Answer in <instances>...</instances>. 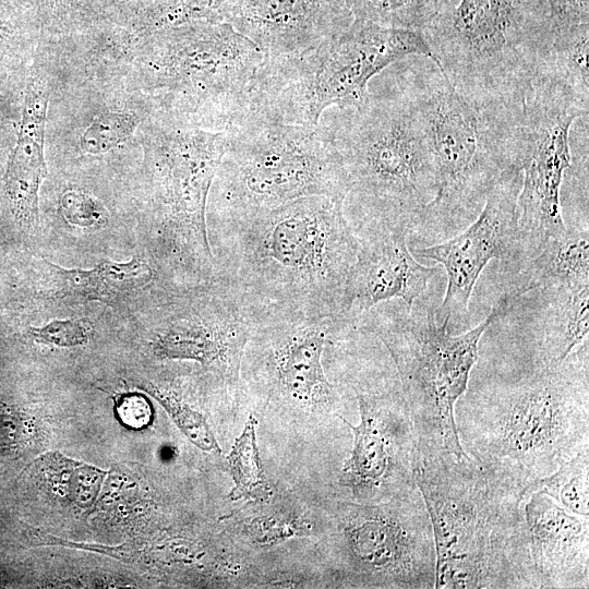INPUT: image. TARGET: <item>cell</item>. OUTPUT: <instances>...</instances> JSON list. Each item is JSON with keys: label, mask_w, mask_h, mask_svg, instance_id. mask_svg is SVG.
<instances>
[{"label": "cell", "mask_w": 589, "mask_h": 589, "mask_svg": "<svg viewBox=\"0 0 589 589\" xmlns=\"http://www.w3.org/2000/svg\"><path fill=\"white\" fill-rule=\"evenodd\" d=\"M342 540L351 573L359 581L394 588H435L433 529L418 486L382 506L346 509Z\"/></svg>", "instance_id": "cell-12"}, {"label": "cell", "mask_w": 589, "mask_h": 589, "mask_svg": "<svg viewBox=\"0 0 589 589\" xmlns=\"http://www.w3.org/2000/svg\"><path fill=\"white\" fill-rule=\"evenodd\" d=\"M376 80L356 107H332L318 125L338 152L348 196L371 218L421 220L437 191L436 173L422 115L401 75Z\"/></svg>", "instance_id": "cell-5"}, {"label": "cell", "mask_w": 589, "mask_h": 589, "mask_svg": "<svg viewBox=\"0 0 589 589\" xmlns=\"http://www.w3.org/2000/svg\"><path fill=\"white\" fill-rule=\"evenodd\" d=\"M429 63L400 73L425 124L437 191L421 220L457 226L479 212L502 173L518 167L524 105L456 89Z\"/></svg>", "instance_id": "cell-4"}, {"label": "cell", "mask_w": 589, "mask_h": 589, "mask_svg": "<svg viewBox=\"0 0 589 589\" xmlns=\"http://www.w3.org/2000/svg\"><path fill=\"white\" fill-rule=\"evenodd\" d=\"M588 109L589 104L568 89L541 77L532 81L524 103L518 157L522 182L517 200V268L567 230L561 187L572 161L569 131Z\"/></svg>", "instance_id": "cell-10"}, {"label": "cell", "mask_w": 589, "mask_h": 589, "mask_svg": "<svg viewBox=\"0 0 589 589\" xmlns=\"http://www.w3.org/2000/svg\"><path fill=\"white\" fill-rule=\"evenodd\" d=\"M47 92L39 83L27 91L19 140L7 173V195L15 218L31 227L38 219V190L46 173L44 127Z\"/></svg>", "instance_id": "cell-18"}, {"label": "cell", "mask_w": 589, "mask_h": 589, "mask_svg": "<svg viewBox=\"0 0 589 589\" xmlns=\"http://www.w3.org/2000/svg\"><path fill=\"white\" fill-rule=\"evenodd\" d=\"M414 481L433 529L437 589H542L524 504L537 480L469 456H418Z\"/></svg>", "instance_id": "cell-1"}, {"label": "cell", "mask_w": 589, "mask_h": 589, "mask_svg": "<svg viewBox=\"0 0 589 589\" xmlns=\"http://www.w3.org/2000/svg\"><path fill=\"white\" fill-rule=\"evenodd\" d=\"M421 35L460 93L522 105L553 31L545 0H461Z\"/></svg>", "instance_id": "cell-6"}, {"label": "cell", "mask_w": 589, "mask_h": 589, "mask_svg": "<svg viewBox=\"0 0 589 589\" xmlns=\"http://www.w3.org/2000/svg\"><path fill=\"white\" fill-rule=\"evenodd\" d=\"M414 56L432 59L420 33L352 20L345 31L312 48L266 59L255 112L315 127L328 108L361 105L376 75Z\"/></svg>", "instance_id": "cell-8"}, {"label": "cell", "mask_w": 589, "mask_h": 589, "mask_svg": "<svg viewBox=\"0 0 589 589\" xmlns=\"http://www.w3.org/2000/svg\"><path fill=\"white\" fill-rule=\"evenodd\" d=\"M228 132L177 131L159 156L158 233L165 257L207 281L221 278L206 229V202Z\"/></svg>", "instance_id": "cell-11"}, {"label": "cell", "mask_w": 589, "mask_h": 589, "mask_svg": "<svg viewBox=\"0 0 589 589\" xmlns=\"http://www.w3.org/2000/svg\"><path fill=\"white\" fill-rule=\"evenodd\" d=\"M87 320H53L40 327H31L29 336L37 342L57 347H75L85 345L91 337V325Z\"/></svg>", "instance_id": "cell-29"}, {"label": "cell", "mask_w": 589, "mask_h": 589, "mask_svg": "<svg viewBox=\"0 0 589 589\" xmlns=\"http://www.w3.org/2000/svg\"><path fill=\"white\" fill-rule=\"evenodd\" d=\"M361 421L352 425L353 446L342 468V484L370 500L394 497L417 486L416 432L400 389L386 394L356 390Z\"/></svg>", "instance_id": "cell-14"}, {"label": "cell", "mask_w": 589, "mask_h": 589, "mask_svg": "<svg viewBox=\"0 0 589 589\" xmlns=\"http://www.w3.org/2000/svg\"><path fill=\"white\" fill-rule=\"evenodd\" d=\"M518 299L509 291L477 326L450 334L428 309L404 312L374 308L366 314L372 330L389 351L406 398L417 437L418 456L468 455L460 445L454 409L466 392L479 342L494 321Z\"/></svg>", "instance_id": "cell-7"}, {"label": "cell", "mask_w": 589, "mask_h": 589, "mask_svg": "<svg viewBox=\"0 0 589 589\" xmlns=\"http://www.w3.org/2000/svg\"><path fill=\"white\" fill-rule=\"evenodd\" d=\"M345 202L313 195L226 215L225 275L261 309L346 320L344 297L359 238Z\"/></svg>", "instance_id": "cell-3"}, {"label": "cell", "mask_w": 589, "mask_h": 589, "mask_svg": "<svg viewBox=\"0 0 589 589\" xmlns=\"http://www.w3.org/2000/svg\"><path fill=\"white\" fill-rule=\"evenodd\" d=\"M447 0H348L353 20L422 33Z\"/></svg>", "instance_id": "cell-23"}, {"label": "cell", "mask_w": 589, "mask_h": 589, "mask_svg": "<svg viewBox=\"0 0 589 589\" xmlns=\"http://www.w3.org/2000/svg\"><path fill=\"white\" fill-rule=\"evenodd\" d=\"M521 182L520 168L509 167L488 193L477 219L462 232L442 243L411 250L414 256L434 261L446 272L447 287L435 318L447 328L467 323L470 297L490 261L514 265Z\"/></svg>", "instance_id": "cell-13"}, {"label": "cell", "mask_w": 589, "mask_h": 589, "mask_svg": "<svg viewBox=\"0 0 589 589\" xmlns=\"http://www.w3.org/2000/svg\"><path fill=\"white\" fill-rule=\"evenodd\" d=\"M169 412L192 443L205 450L219 452L218 445L203 417L181 401L172 392L153 384L143 386Z\"/></svg>", "instance_id": "cell-27"}, {"label": "cell", "mask_w": 589, "mask_h": 589, "mask_svg": "<svg viewBox=\"0 0 589 589\" xmlns=\"http://www.w3.org/2000/svg\"><path fill=\"white\" fill-rule=\"evenodd\" d=\"M139 121L132 112H104L84 131L81 148L88 154H105L131 136Z\"/></svg>", "instance_id": "cell-26"}, {"label": "cell", "mask_w": 589, "mask_h": 589, "mask_svg": "<svg viewBox=\"0 0 589 589\" xmlns=\"http://www.w3.org/2000/svg\"><path fill=\"white\" fill-rule=\"evenodd\" d=\"M416 223L409 218H370L359 238L357 260L347 281L344 317L353 326L380 303L402 300L410 310L436 267L419 263L407 244Z\"/></svg>", "instance_id": "cell-15"}, {"label": "cell", "mask_w": 589, "mask_h": 589, "mask_svg": "<svg viewBox=\"0 0 589 589\" xmlns=\"http://www.w3.org/2000/svg\"><path fill=\"white\" fill-rule=\"evenodd\" d=\"M588 340L563 362L470 375L454 416L466 454L485 467L534 480L589 448Z\"/></svg>", "instance_id": "cell-2"}, {"label": "cell", "mask_w": 589, "mask_h": 589, "mask_svg": "<svg viewBox=\"0 0 589 589\" xmlns=\"http://www.w3.org/2000/svg\"><path fill=\"white\" fill-rule=\"evenodd\" d=\"M537 490L567 512L589 517V448L579 452L555 472L539 479Z\"/></svg>", "instance_id": "cell-25"}, {"label": "cell", "mask_w": 589, "mask_h": 589, "mask_svg": "<svg viewBox=\"0 0 589 589\" xmlns=\"http://www.w3.org/2000/svg\"><path fill=\"white\" fill-rule=\"evenodd\" d=\"M550 291L542 334L529 361L542 366L563 362L588 340L589 285L557 287Z\"/></svg>", "instance_id": "cell-21"}, {"label": "cell", "mask_w": 589, "mask_h": 589, "mask_svg": "<svg viewBox=\"0 0 589 589\" xmlns=\"http://www.w3.org/2000/svg\"><path fill=\"white\" fill-rule=\"evenodd\" d=\"M518 276L509 290L517 299L537 289L589 285L588 230L567 228L520 267Z\"/></svg>", "instance_id": "cell-19"}, {"label": "cell", "mask_w": 589, "mask_h": 589, "mask_svg": "<svg viewBox=\"0 0 589 589\" xmlns=\"http://www.w3.org/2000/svg\"><path fill=\"white\" fill-rule=\"evenodd\" d=\"M214 179L226 215L313 195L346 200L349 192L341 158L318 124H288L257 112L228 133Z\"/></svg>", "instance_id": "cell-9"}, {"label": "cell", "mask_w": 589, "mask_h": 589, "mask_svg": "<svg viewBox=\"0 0 589 589\" xmlns=\"http://www.w3.org/2000/svg\"><path fill=\"white\" fill-rule=\"evenodd\" d=\"M352 20L348 0H238L227 23L276 59L318 45Z\"/></svg>", "instance_id": "cell-16"}, {"label": "cell", "mask_w": 589, "mask_h": 589, "mask_svg": "<svg viewBox=\"0 0 589 589\" xmlns=\"http://www.w3.org/2000/svg\"><path fill=\"white\" fill-rule=\"evenodd\" d=\"M115 412L118 420L129 429L147 426L153 418L148 399L139 393L120 394L116 397Z\"/></svg>", "instance_id": "cell-31"}, {"label": "cell", "mask_w": 589, "mask_h": 589, "mask_svg": "<svg viewBox=\"0 0 589 589\" xmlns=\"http://www.w3.org/2000/svg\"><path fill=\"white\" fill-rule=\"evenodd\" d=\"M256 420L250 416L243 432L236 440L227 457L235 482L230 498L263 501L271 496V488L263 472L255 440Z\"/></svg>", "instance_id": "cell-24"}, {"label": "cell", "mask_w": 589, "mask_h": 589, "mask_svg": "<svg viewBox=\"0 0 589 589\" xmlns=\"http://www.w3.org/2000/svg\"><path fill=\"white\" fill-rule=\"evenodd\" d=\"M524 516L542 589H587L589 517L567 512L540 490L526 500Z\"/></svg>", "instance_id": "cell-17"}, {"label": "cell", "mask_w": 589, "mask_h": 589, "mask_svg": "<svg viewBox=\"0 0 589 589\" xmlns=\"http://www.w3.org/2000/svg\"><path fill=\"white\" fill-rule=\"evenodd\" d=\"M553 33L589 26V0H545Z\"/></svg>", "instance_id": "cell-30"}, {"label": "cell", "mask_w": 589, "mask_h": 589, "mask_svg": "<svg viewBox=\"0 0 589 589\" xmlns=\"http://www.w3.org/2000/svg\"><path fill=\"white\" fill-rule=\"evenodd\" d=\"M60 212L67 223L80 228H99L108 219V214L100 202L79 190H70L62 194Z\"/></svg>", "instance_id": "cell-28"}, {"label": "cell", "mask_w": 589, "mask_h": 589, "mask_svg": "<svg viewBox=\"0 0 589 589\" xmlns=\"http://www.w3.org/2000/svg\"><path fill=\"white\" fill-rule=\"evenodd\" d=\"M46 263L51 272L52 292L62 299L111 302L155 278L153 267L135 256L123 263L104 261L92 269H68L50 261Z\"/></svg>", "instance_id": "cell-20"}, {"label": "cell", "mask_w": 589, "mask_h": 589, "mask_svg": "<svg viewBox=\"0 0 589 589\" xmlns=\"http://www.w3.org/2000/svg\"><path fill=\"white\" fill-rule=\"evenodd\" d=\"M588 60L589 26L553 33L534 77L546 79L589 103Z\"/></svg>", "instance_id": "cell-22"}]
</instances>
